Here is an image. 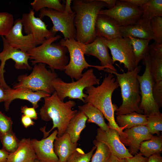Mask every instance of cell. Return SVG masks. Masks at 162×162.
Wrapping results in <instances>:
<instances>
[{
  "instance_id": "cell-19",
  "label": "cell",
  "mask_w": 162,
  "mask_h": 162,
  "mask_svg": "<svg viewBox=\"0 0 162 162\" xmlns=\"http://www.w3.org/2000/svg\"><path fill=\"white\" fill-rule=\"evenodd\" d=\"M51 95L44 91H33L26 88L7 89L6 98L4 102L5 110H9L10 104L12 101L17 99L28 101L32 104L33 107L36 109L39 106L38 102L42 98Z\"/></svg>"
},
{
  "instance_id": "cell-9",
  "label": "cell",
  "mask_w": 162,
  "mask_h": 162,
  "mask_svg": "<svg viewBox=\"0 0 162 162\" xmlns=\"http://www.w3.org/2000/svg\"><path fill=\"white\" fill-rule=\"evenodd\" d=\"M59 43L67 48L69 53V62L65 67L64 71L72 79H80L82 75L83 70L89 67H94L99 70L105 69L101 66L92 65L87 62L84 57V44L75 39L64 38L61 40Z\"/></svg>"
},
{
  "instance_id": "cell-20",
  "label": "cell",
  "mask_w": 162,
  "mask_h": 162,
  "mask_svg": "<svg viewBox=\"0 0 162 162\" xmlns=\"http://www.w3.org/2000/svg\"><path fill=\"white\" fill-rule=\"evenodd\" d=\"M150 21L141 17L133 24L119 27V30L122 37H132L151 40L153 39Z\"/></svg>"
},
{
  "instance_id": "cell-33",
  "label": "cell",
  "mask_w": 162,
  "mask_h": 162,
  "mask_svg": "<svg viewBox=\"0 0 162 162\" xmlns=\"http://www.w3.org/2000/svg\"><path fill=\"white\" fill-rule=\"evenodd\" d=\"M93 143L96 150L92 156L91 162H108L111 154L107 146L96 140H93Z\"/></svg>"
},
{
  "instance_id": "cell-14",
  "label": "cell",
  "mask_w": 162,
  "mask_h": 162,
  "mask_svg": "<svg viewBox=\"0 0 162 162\" xmlns=\"http://www.w3.org/2000/svg\"><path fill=\"white\" fill-rule=\"evenodd\" d=\"M21 19L25 33L32 34L37 45L56 35L47 28V26L42 19L35 16L32 9H30L29 13L23 14Z\"/></svg>"
},
{
  "instance_id": "cell-18",
  "label": "cell",
  "mask_w": 162,
  "mask_h": 162,
  "mask_svg": "<svg viewBox=\"0 0 162 162\" xmlns=\"http://www.w3.org/2000/svg\"><path fill=\"white\" fill-rule=\"evenodd\" d=\"M105 38L97 36L92 43L84 44L85 54L91 55L97 58L100 61L101 66L105 68L117 71L113 66L108 48L105 42Z\"/></svg>"
},
{
  "instance_id": "cell-1",
  "label": "cell",
  "mask_w": 162,
  "mask_h": 162,
  "mask_svg": "<svg viewBox=\"0 0 162 162\" xmlns=\"http://www.w3.org/2000/svg\"><path fill=\"white\" fill-rule=\"evenodd\" d=\"M119 86L113 74L108 73L105 75L100 86L85 88L87 96L84 100L85 103L92 104L101 111L108 122V127L116 130L119 134L121 142L128 146L123 130L118 126L115 120L114 112L117 107L112 101V94Z\"/></svg>"
},
{
  "instance_id": "cell-48",
  "label": "cell",
  "mask_w": 162,
  "mask_h": 162,
  "mask_svg": "<svg viewBox=\"0 0 162 162\" xmlns=\"http://www.w3.org/2000/svg\"><path fill=\"white\" fill-rule=\"evenodd\" d=\"M9 154L3 149H0V162H6Z\"/></svg>"
},
{
  "instance_id": "cell-50",
  "label": "cell",
  "mask_w": 162,
  "mask_h": 162,
  "mask_svg": "<svg viewBox=\"0 0 162 162\" xmlns=\"http://www.w3.org/2000/svg\"><path fill=\"white\" fill-rule=\"evenodd\" d=\"M108 162H126L125 159H120L111 154Z\"/></svg>"
},
{
  "instance_id": "cell-21",
  "label": "cell",
  "mask_w": 162,
  "mask_h": 162,
  "mask_svg": "<svg viewBox=\"0 0 162 162\" xmlns=\"http://www.w3.org/2000/svg\"><path fill=\"white\" fill-rule=\"evenodd\" d=\"M123 132L127 139L128 150L132 155L138 153L140 143L153 136L149 129L144 125H140L125 129Z\"/></svg>"
},
{
  "instance_id": "cell-44",
  "label": "cell",
  "mask_w": 162,
  "mask_h": 162,
  "mask_svg": "<svg viewBox=\"0 0 162 162\" xmlns=\"http://www.w3.org/2000/svg\"><path fill=\"white\" fill-rule=\"evenodd\" d=\"M21 121L23 125L26 128L30 126L34 125V124L32 119L23 114L21 116Z\"/></svg>"
},
{
  "instance_id": "cell-30",
  "label": "cell",
  "mask_w": 162,
  "mask_h": 162,
  "mask_svg": "<svg viewBox=\"0 0 162 162\" xmlns=\"http://www.w3.org/2000/svg\"><path fill=\"white\" fill-rule=\"evenodd\" d=\"M141 17L150 20L158 16H162V0H148L141 8Z\"/></svg>"
},
{
  "instance_id": "cell-28",
  "label": "cell",
  "mask_w": 162,
  "mask_h": 162,
  "mask_svg": "<svg viewBox=\"0 0 162 162\" xmlns=\"http://www.w3.org/2000/svg\"><path fill=\"white\" fill-rule=\"evenodd\" d=\"M139 151L142 155L147 158L153 154L160 153L162 151V135H153L150 139L142 142Z\"/></svg>"
},
{
  "instance_id": "cell-4",
  "label": "cell",
  "mask_w": 162,
  "mask_h": 162,
  "mask_svg": "<svg viewBox=\"0 0 162 162\" xmlns=\"http://www.w3.org/2000/svg\"><path fill=\"white\" fill-rule=\"evenodd\" d=\"M141 68V66L138 65L134 70L122 74L108 68L104 69L105 72L116 76L121 88L122 102L116 110L115 114L117 116L134 112L143 114L139 107L141 97L137 77Z\"/></svg>"
},
{
  "instance_id": "cell-32",
  "label": "cell",
  "mask_w": 162,
  "mask_h": 162,
  "mask_svg": "<svg viewBox=\"0 0 162 162\" xmlns=\"http://www.w3.org/2000/svg\"><path fill=\"white\" fill-rule=\"evenodd\" d=\"M0 140L2 145V148L9 153L16 150L20 142L12 130L4 134H0Z\"/></svg>"
},
{
  "instance_id": "cell-26",
  "label": "cell",
  "mask_w": 162,
  "mask_h": 162,
  "mask_svg": "<svg viewBox=\"0 0 162 162\" xmlns=\"http://www.w3.org/2000/svg\"><path fill=\"white\" fill-rule=\"evenodd\" d=\"M79 110L82 112L87 117L88 123H94L102 130H106L109 127L105 123L102 113L92 104L86 103L78 106Z\"/></svg>"
},
{
  "instance_id": "cell-10",
  "label": "cell",
  "mask_w": 162,
  "mask_h": 162,
  "mask_svg": "<svg viewBox=\"0 0 162 162\" xmlns=\"http://www.w3.org/2000/svg\"><path fill=\"white\" fill-rule=\"evenodd\" d=\"M145 66L144 72L142 75H138L141 101L139 107L143 114L147 117L159 113V108L154 100L152 88L154 81L151 73V57L149 53L143 59Z\"/></svg>"
},
{
  "instance_id": "cell-34",
  "label": "cell",
  "mask_w": 162,
  "mask_h": 162,
  "mask_svg": "<svg viewBox=\"0 0 162 162\" xmlns=\"http://www.w3.org/2000/svg\"><path fill=\"white\" fill-rule=\"evenodd\" d=\"M149 129L151 134H156L160 136L162 131V114L160 112L157 114L147 117L146 125Z\"/></svg>"
},
{
  "instance_id": "cell-22",
  "label": "cell",
  "mask_w": 162,
  "mask_h": 162,
  "mask_svg": "<svg viewBox=\"0 0 162 162\" xmlns=\"http://www.w3.org/2000/svg\"><path fill=\"white\" fill-rule=\"evenodd\" d=\"M119 27L111 17L106 15L98 14L95 25L96 36L103 37L109 40L121 38Z\"/></svg>"
},
{
  "instance_id": "cell-40",
  "label": "cell",
  "mask_w": 162,
  "mask_h": 162,
  "mask_svg": "<svg viewBox=\"0 0 162 162\" xmlns=\"http://www.w3.org/2000/svg\"><path fill=\"white\" fill-rule=\"evenodd\" d=\"M154 99L159 108L162 106V81L154 82L152 88Z\"/></svg>"
},
{
  "instance_id": "cell-37",
  "label": "cell",
  "mask_w": 162,
  "mask_h": 162,
  "mask_svg": "<svg viewBox=\"0 0 162 162\" xmlns=\"http://www.w3.org/2000/svg\"><path fill=\"white\" fill-rule=\"evenodd\" d=\"M150 26L154 42L162 44V17H156L150 21Z\"/></svg>"
},
{
  "instance_id": "cell-25",
  "label": "cell",
  "mask_w": 162,
  "mask_h": 162,
  "mask_svg": "<svg viewBox=\"0 0 162 162\" xmlns=\"http://www.w3.org/2000/svg\"><path fill=\"white\" fill-rule=\"evenodd\" d=\"M88 119L86 116L79 110L69 122L66 133L69 135L71 141L77 143L80 139L82 131L86 127V123Z\"/></svg>"
},
{
  "instance_id": "cell-11",
  "label": "cell",
  "mask_w": 162,
  "mask_h": 162,
  "mask_svg": "<svg viewBox=\"0 0 162 162\" xmlns=\"http://www.w3.org/2000/svg\"><path fill=\"white\" fill-rule=\"evenodd\" d=\"M105 42L110 50L113 64L116 61L123 64L128 71L132 70L137 66L132 46L128 38H118Z\"/></svg>"
},
{
  "instance_id": "cell-43",
  "label": "cell",
  "mask_w": 162,
  "mask_h": 162,
  "mask_svg": "<svg viewBox=\"0 0 162 162\" xmlns=\"http://www.w3.org/2000/svg\"><path fill=\"white\" fill-rule=\"evenodd\" d=\"M131 158L125 159L126 162H147L148 158L144 157L139 153Z\"/></svg>"
},
{
  "instance_id": "cell-47",
  "label": "cell",
  "mask_w": 162,
  "mask_h": 162,
  "mask_svg": "<svg viewBox=\"0 0 162 162\" xmlns=\"http://www.w3.org/2000/svg\"><path fill=\"white\" fill-rule=\"evenodd\" d=\"M7 89L3 86L0 84V103L4 102L7 95Z\"/></svg>"
},
{
  "instance_id": "cell-29",
  "label": "cell",
  "mask_w": 162,
  "mask_h": 162,
  "mask_svg": "<svg viewBox=\"0 0 162 162\" xmlns=\"http://www.w3.org/2000/svg\"><path fill=\"white\" fill-rule=\"evenodd\" d=\"M137 65L140 61L143 60L148 53L149 39H139L129 37Z\"/></svg>"
},
{
  "instance_id": "cell-39",
  "label": "cell",
  "mask_w": 162,
  "mask_h": 162,
  "mask_svg": "<svg viewBox=\"0 0 162 162\" xmlns=\"http://www.w3.org/2000/svg\"><path fill=\"white\" fill-rule=\"evenodd\" d=\"M13 122L10 117L0 111V134L12 130Z\"/></svg>"
},
{
  "instance_id": "cell-24",
  "label": "cell",
  "mask_w": 162,
  "mask_h": 162,
  "mask_svg": "<svg viewBox=\"0 0 162 162\" xmlns=\"http://www.w3.org/2000/svg\"><path fill=\"white\" fill-rule=\"evenodd\" d=\"M78 143L73 142L69 135L65 133L57 137L53 143L54 152L58 159V162H67L70 156L77 148Z\"/></svg>"
},
{
  "instance_id": "cell-2",
  "label": "cell",
  "mask_w": 162,
  "mask_h": 162,
  "mask_svg": "<svg viewBox=\"0 0 162 162\" xmlns=\"http://www.w3.org/2000/svg\"><path fill=\"white\" fill-rule=\"evenodd\" d=\"M71 8L75 14L74 24L75 40L86 44L92 42L96 36L95 28L100 11L106 7L101 0H74Z\"/></svg>"
},
{
  "instance_id": "cell-41",
  "label": "cell",
  "mask_w": 162,
  "mask_h": 162,
  "mask_svg": "<svg viewBox=\"0 0 162 162\" xmlns=\"http://www.w3.org/2000/svg\"><path fill=\"white\" fill-rule=\"evenodd\" d=\"M148 53L151 58H162V44L154 42L149 45Z\"/></svg>"
},
{
  "instance_id": "cell-27",
  "label": "cell",
  "mask_w": 162,
  "mask_h": 162,
  "mask_svg": "<svg viewBox=\"0 0 162 162\" xmlns=\"http://www.w3.org/2000/svg\"><path fill=\"white\" fill-rule=\"evenodd\" d=\"M147 118L146 116L134 112L117 116L116 122L118 126L124 130L138 125H146Z\"/></svg>"
},
{
  "instance_id": "cell-13",
  "label": "cell",
  "mask_w": 162,
  "mask_h": 162,
  "mask_svg": "<svg viewBox=\"0 0 162 162\" xmlns=\"http://www.w3.org/2000/svg\"><path fill=\"white\" fill-rule=\"evenodd\" d=\"M3 44V49L0 52V84L6 89L10 88L5 82L4 73L6 61L11 59L15 62L14 67L17 69L31 70L32 68L28 62L30 57L27 52L14 48L10 46L4 36H2Z\"/></svg>"
},
{
  "instance_id": "cell-36",
  "label": "cell",
  "mask_w": 162,
  "mask_h": 162,
  "mask_svg": "<svg viewBox=\"0 0 162 162\" xmlns=\"http://www.w3.org/2000/svg\"><path fill=\"white\" fill-rule=\"evenodd\" d=\"M96 148L95 146H93L89 152L86 153L81 148H77L67 162H90Z\"/></svg>"
},
{
  "instance_id": "cell-23",
  "label": "cell",
  "mask_w": 162,
  "mask_h": 162,
  "mask_svg": "<svg viewBox=\"0 0 162 162\" xmlns=\"http://www.w3.org/2000/svg\"><path fill=\"white\" fill-rule=\"evenodd\" d=\"M36 154L30 138L20 140L18 147L14 152L9 153L6 162H34Z\"/></svg>"
},
{
  "instance_id": "cell-7",
  "label": "cell",
  "mask_w": 162,
  "mask_h": 162,
  "mask_svg": "<svg viewBox=\"0 0 162 162\" xmlns=\"http://www.w3.org/2000/svg\"><path fill=\"white\" fill-rule=\"evenodd\" d=\"M57 77L58 75L56 72L47 70L45 64L39 63L34 65L29 75L19 76L17 82L13 88H28L33 91H43L51 95L55 91L52 82Z\"/></svg>"
},
{
  "instance_id": "cell-3",
  "label": "cell",
  "mask_w": 162,
  "mask_h": 162,
  "mask_svg": "<svg viewBox=\"0 0 162 162\" xmlns=\"http://www.w3.org/2000/svg\"><path fill=\"white\" fill-rule=\"evenodd\" d=\"M44 99V104L39 110L40 116L45 121L52 120L53 125L48 132L43 128L41 129L44 133V138L46 137L50 132L56 128L58 131L57 137L61 136L66 133L69 122L78 111L72 109L76 103L71 100L65 102L61 100L55 91L50 96Z\"/></svg>"
},
{
  "instance_id": "cell-45",
  "label": "cell",
  "mask_w": 162,
  "mask_h": 162,
  "mask_svg": "<svg viewBox=\"0 0 162 162\" xmlns=\"http://www.w3.org/2000/svg\"><path fill=\"white\" fill-rule=\"evenodd\" d=\"M148 0H124L126 2L141 8L142 7Z\"/></svg>"
},
{
  "instance_id": "cell-51",
  "label": "cell",
  "mask_w": 162,
  "mask_h": 162,
  "mask_svg": "<svg viewBox=\"0 0 162 162\" xmlns=\"http://www.w3.org/2000/svg\"><path fill=\"white\" fill-rule=\"evenodd\" d=\"M34 162H40L39 160H37V159H35L34 161Z\"/></svg>"
},
{
  "instance_id": "cell-12",
  "label": "cell",
  "mask_w": 162,
  "mask_h": 162,
  "mask_svg": "<svg viewBox=\"0 0 162 162\" xmlns=\"http://www.w3.org/2000/svg\"><path fill=\"white\" fill-rule=\"evenodd\" d=\"M142 12L139 8L124 0H116L115 6L101 10L99 14L108 16L112 19L119 27L133 24L138 20Z\"/></svg>"
},
{
  "instance_id": "cell-5",
  "label": "cell",
  "mask_w": 162,
  "mask_h": 162,
  "mask_svg": "<svg viewBox=\"0 0 162 162\" xmlns=\"http://www.w3.org/2000/svg\"><path fill=\"white\" fill-rule=\"evenodd\" d=\"M61 38L60 36L56 35L46 39L39 46L27 52L32 64L43 63L48 65L52 71H64L69 61L67 55L68 49L59 43H53Z\"/></svg>"
},
{
  "instance_id": "cell-42",
  "label": "cell",
  "mask_w": 162,
  "mask_h": 162,
  "mask_svg": "<svg viewBox=\"0 0 162 162\" xmlns=\"http://www.w3.org/2000/svg\"><path fill=\"white\" fill-rule=\"evenodd\" d=\"M21 112L23 115L31 118L32 119L36 120L38 119V114L35 109L33 107H29L25 105L21 107Z\"/></svg>"
},
{
  "instance_id": "cell-49",
  "label": "cell",
  "mask_w": 162,
  "mask_h": 162,
  "mask_svg": "<svg viewBox=\"0 0 162 162\" xmlns=\"http://www.w3.org/2000/svg\"><path fill=\"white\" fill-rule=\"evenodd\" d=\"M104 2L107 5L108 9H111L114 7L116 5V0H101Z\"/></svg>"
},
{
  "instance_id": "cell-16",
  "label": "cell",
  "mask_w": 162,
  "mask_h": 162,
  "mask_svg": "<svg viewBox=\"0 0 162 162\" xmlns=\"http://www.w3.org/2000/svg\"><path fill=\"white\" fill-rule=\"evenodd\" d=\"M21 18L14 20V25L8 34L4 36L12 47L27 52L37 44L32 34L24 35Z\"/></svg>"
},
{
  "instance_id": "cell-17",
  "label": "cell",
  "mask_w": 162,
  "mask_h": 162,
  "mask_svg": "<svg viewBox=\"0 0 162 162\" xmlns=\"http://www.w3.org/2000/svg\"><path fill=\"white\" fill-rule=\"evenodd\" d=\"M58 131L55 130L49 136L38 140H31L36 159L40 162H58L54 150L53 143L57 137Z\"/></svg>"
},
{
  "instance_id": "cell-6",
  "label": "cell",
  "mask_w": 162,
  "mask_h": 162,
  "mask_svg": "<svg viewBox=\"0 0 162 162\" xmlns=\"http://www.w3.org/2000/svg\"><path fill=\"white\" fill-rule=\"evenodd\" d=\"M100 80L95 75L92 68L87 70L82 77L76 81L66 82L57 77L53 80L52 86L59 98L64 101V99H78L85 103L84 99L87 94L83 91L87 87L99 85Z\"/></svg>"
},
{
  "instance_id": "cell-8",
  "label": "cell",
  "mask_w": 162,
  "mask_h": 162,
  "mask_svg": "<svg viewBox=\"0 0 162 162\" xmlns=\"http://www.w3.org/2000/svg\"><path fill=\"white\" fill-rule=\"evenodd\" d=\"M72 0H67L63 12H61L50 8H44L39 11V18L42 20L47 16L53 24L50 30L56 34L58 32H61L64 40L76 39V30L74 24L75 13L71 6Z\"/></svg>"
},
{
  "instance_id": "cell-46",
  "label": "cell",
  "mask_w": 162,
  "mask_h": 162,
  "mask_svg": "<svg viewBox=\"0 0 162 162\" xmlns=\"http://www.w3.org/2000/svg\"><path fill=\"white\" fill-rule=\"evenodd\" d=\"M147 162H162V157L160 153L153 154L148 158Z\"/></svg>"
},
{
  "instance_id": "cell-31",
  "label": "cell",
  "mask_w": 162,
  "mask_h": 162,
  "mask_svg": "<svg viewBox=\"0 0 162 162\" xmlns=\"http://www.w3.org/2000/svg\"><path fill=\"white\" fill-rule=\"evenodd\" d=\"M59 0H34L30 3L32 9L38 12L44 8L53 9L58 11L63 12L65 4L61 3Z\"/></svg>"
},
{
  "instance_id": "cell-38",
  "label": "cell",
  "mask_w": 162,
  "mask_h": 162,
  "mask_svg": "<svg viewBox=\"0 0 162 162\" xmlns=\"http://www.w3.org/2000/svg\"><path fill=\"white\" fill-rule=\"evenodd\" d=\"M150 70L154 82L162 81V58H151Z\"/></svg>"
},
{
  "instance_id": "cell-35",
  "label": "cell",
  "mask_w": 162,
  "mask_h": 162,
  "mask_svg": "<svg viewBox=\"0 0 162 162\" xmlns=\"http://www.w3.org/2000/svg\"><path fill=\"white\" fill-rule=\"evenodd\" d=\"M13 15L7 12H0V36H6L13 26L14 22Z\"/></svg>"
},
{
  "instance_id": "cell-15",
  "label": "cell",
  "mask_w": 162,
  "mask_h": 162,
  "mask_svg": "<svg viewBox=\"0 0 162 162\" xmlns=\"http://www.w3.org/2000/svg\"><path fill=\"white\" fill-rule=\"evenodd\" d=\"M97 131L96 140L105 144L112 155L120 159H126L133 156L121 142L119 134L116 130L109 127L106 130L99 128Z\"/></svg>"
}]
</instances>
